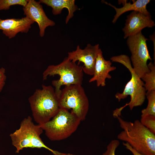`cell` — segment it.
Instances as JSON below:
<instances>
[{
    "label": "cell",
    "instance_id": "6da1fadb",
    "mask_svg": "<svg viewBox=\"0 0 155 155\" xmlns=\"http://www.w3.org/2000/svg\"><path fill=\"white\" fill-rule=\"evenodd\" d=\"M117 118L123 129L117 135L118 140L128 143L144 155H155V135L136 119L133 122Z\"/></svg>",
    "mask_w": 155,
    "mask_h": 155
},
{
    "label": "cell",
    "instance_id": "7a4b0ae2",
    "mask_svg": "<svg viewBox=\"0 0 155 155\" xmlns=\"http://www.w3.org/2000/svg\"><path fill=\"white\" fill-rule=\"evenodd\" d=\"M111 60L112 62L122 64L129 70L131 75V79L125 85L123 91L121 93H117L115 96L119 102L126 98L128 96L131 97L130 101L124 106L117 108L113 112L115 117L120 116L122 110L128 106L131 110L135 107L141 106L146 98V91L144 83L134 71L129 57L125 55L112 57Z\"/></svg>",
    "mask_w": 155,
    "mask_h": 155
},
{
    "label": "cell",
    "instance_id": "3957f363",
    "mask_svg": "<svg viewBox=\"0 0 155 155\" xmlns=\"http://www.w3.org/2000/svg\"><path fill=\"white\" fill-rule=\"evenodd\" d=\"M35 121L41 125L50 120L59 108L58 99L55 89L51 85H42L28 98Z\"/></svg>",
    "mask_w": 155,
    "mask_h": 155
},
{
    "label": "cell",
    "instance_id": "277c9868",
    "mask_svg": "<svg viewBox=\"0 0 155 155\" xmlns=\"http://www.w3.org/2000/svg\"><path fill=\"white\" fill-rule=\"evenodd\" d=\"M43 130L39 125H35L30 116L21 122L20 127L11 133L10 136L12 145L18 153L24 148H44L51 151L54 155H71L53 150L46 146L40 137Z\"/></svg>",
    "mask_w": 155,
    "mask_h": 155
},
{
    "label": "cell",
    "instance_id": "5b68a950",
    "mask_svg": "<svg viewBox=\"0 0 155 155\" xmlns=\"http://www.w3.org/2000/svg\"><path fill=\"white\" fill-rule=\"evenodd\" d=\"M83 66L76 64L67 57L58 65L49 66L42 73L43 80H46L48 76L55 75L59 76V79L52 82L58 99L61 92V86L82 85L83 78Z\"/></svg>",
    "mask_w": 155,
    "mask_h": 155
},
{
    "label": "cell",
    "instance_id": "8992f818",
    "mask_svg": "<svg viewBox=\"0 0 155 155\" xmlns=\"http://www.w3.org/2000/svg\"><path fill=\"white\" fill-rule=\"evenodd\" d=\"M81 121L68 110L59 108L51 119L39 125L50 140L57 141L69 137L76 131Z\"/></svg>",
    "mask_w": 155,
    "mask_h": 155
},
{
    "label": "cell",
    "instance_id": "52a82bcc",
    "mask_svg": "<svg viewBox=\"0 0 155 155\" xmlns=\"http://www.w3.org/2000/svg\"><path fill=\"white\" fill-rule=\"evenodd\" d=\"M59 108L69 110L81 121L84 120L88 113L89 103L82 85L65 86L61 90L58 98Z\"/></svg>",
    "mask_w": 155,
    "mask_h": 155
},
{
    "label": "cell",
    "instance_id": "ba28073f",
    "mask_svg": "<svg viewBox=\"0 0 155 155\" xmlns=\"http://www.w3.org/2000/svg\"><path fill=\"white\" fill-rule=\"evenodd\" d=\"M148 39L140 32L128 37L127 40L131 54V59L133 68L140 78L150 71L147 62L152 59L146 44V41Z\"/></svg>",
    "mask_w": 155,
    "mask_h": 155
},
{
    "label": "cell",
    "instance_id": "9c48e42d",
    "mask_svg": "<svg viewBox=\"0 0 155 155\" xmlns=\"http://www.w3.org/2000/svg\"><path fill=\"white\" fill-rule=\"evenodd\" d=\"M99 49V44L92 46L88 44L84 49H80L78 45L75 51L68 53L67 57L73 62L75 63L78 61V65L80 62L83 63V72L88 75H93L96 58Z\"/></svg>",
    "mask_w": 155,
    "mask_h": 155
},
{
    "label": "cell",
    "instance_id": "30bf717a",
    "mask_svg": "<svg viewBox=\"0 0 155 155\" xmlns=\"http://www.w3.org/2000/svg\"><path fill=\"white\" fill-rule=\"evenodd\" d=\"M39 1L29 0L26 5L23 7V10L26 17L38 24L40 36L43 37L46 28L55 26V23L47 17Z\"/></svg>",
    "mask_w": 155,
    "mask_h": 155
},
{
    "label": "cell",
    "instance_id": "8fae6325",
    "mask_svg": "<svg viewBox=\"0 0 155 155\" xmlns=\"http://www.w3.org/2000/svg\"><path fill=\"white\" fill-rule=\"evenodd\" d=\"M155 25L150 14L133 11L127 16L125 26L123 29L124 38L136 34L146 27L152 28Z\"/></svg>",
    "mask_w": 155,
    "mask_h": 155
},
{
    "label": "cell",
    "instance_id": "7c38bea8",
    "mask_svg": "<svg viewBox=\"0 0 155 155\" xmlns=\"http://www.w3.org/2000/svg\"><path fill=\"white\" fill-rule=\"evenodd\" d=\"M34 22L26 17L21 19H2L0 18V30L9 38L15 37L20 32L27 33Z\"/></svg>",
    "mask_w": 155,
    "mask_h": 155
},
{
    "label": "cell",
    "instance_id": "4fadbf2b",
    "mask_svg": "<svg viewBox=\"0 0 155 155\" xmlns=\"http://www.w3.org/2000/svg\"><path fill=\"white\" fill-rule=\"evenodd\" d=\"M111 61L104 59L102 52L100 49L96 58L94 75L90 79L89 82L96 81L98 87L104 86L106 85V79L111 78L109 73L116 69V67L111 66Z\"/></svg>",
    "mask_w": 155,
    "mask_h": 155
},
{
    "label": "cell",
    "instance_id": "5bb4252c",
    "mask_svg": "<svg viewBox=\"0 0 155 155\" xmlns=\"http://www.w3.org/2000/svg\"><path fill=\"white\" fill-rule=\"evenodd\" d=\"M133 3L127 2L126 0L120 1L123 3V7L118 8L105 1H103L106 4L112 7L115 10L116 14L112 22H116L119 18L125 12L130 11L139 12L146 14H149L150 13L147 9V5L150 2V0H137L133 1Z\"/></svg>",
    "mask_w": 155,
    "mask_h": 155
},
{
    "label": "cell",
    "instance_id": "9a60e30c",
    "mask_svg": "<svg viewBox=\"0 0 155 155\" xmlns=\"http://www.w3.org/2000/svg\"><path fill=\"white\" fill-rule=\"evenodd\" d=\"M75 0H40V3L46 4L52 8V12L54 15L60 14L63 8H67L68 13L65 19L67 24L74 16V13L78 9L75 4Z\"/></svg>",
    "mask_w": 155,
    "mask_h": 155
},
{
    "label": "cell",
    "instance_id": "2e32d148",
    "mask_svg": "<svg viewBox=\"0 0 155 155\" xmlns=\"http://www.w3.org/2000/svg\"><path fill=\"white\" fill-rule=\"evenodd\" d=\"M150 71L146 73L141 79L145 82L144 86L147 92L155 91V64L150 62L148 64Z\"/></svg>",
    "mask_w": 155,
    "mask_h": 155
},
{
    "label": "cell",
    "instance_id": "e0dca14e",
    "mask_svg": "<svg viewBox=\"0 0 155 155\" xmlns=\"http://www.w3.org/2000/svg\"><path fill=\"white\" fill-rule=\"evenodd\" d=\"M146 97L148 100L147 107L142 110L141 117L147 115L155 116V91L147 92Z\"/></svg>",
    "mask_w": 155,
    "mask_h": 155
},
{
    "label": "cell",
    "instance_id": "ac0fdd59",
    "mask_svg": "<svg viewBox=\"0 0 155 155\" xmlns=\"http://www.w3.org/2000/svg\"><path fill=\"white\" fill-rule=\"evenodd\" d=\"M28 0H0V11L9 9L13 5H19L25 7Z\"/></svg>",
    "mask_w": 155,
    "mask_h": 155
},
{
    "label": "cell",
    "instance_id": "d6986e66",
    "mask_svg": "<svg viewBox=\"0 0 155 155\" xmlns=\"http://www.w3.org/2000/svg\"><path fill=\"white\" fill-rule=\"evenodd\" d=\"M142 124L152 132L155 134V116L147 115L141 117L140 121Z\"/></svg>",
    "mask_w": 155,
    "mask_h": 155
},
{
    "label": "cell",
    "instance_id": "ffe728a7",
    "mask_svg": "<svg viewBox=\"0 0 155 155\" xmlns=\"http://www.w3.org/2000/svg\"><path fill=\"white\" fill-rule=\"evenodd\" d=\"M120 145L118 140H113L108 145L106 149L102 155H115V151Z\"/></svg>",
    "mask_w": 155,
    "mask_h": 155
},
{
    "label": "cell",
    "instance_id": "44dd1931",
    "mask_svg": "<svg viewBox=\"0 0 155 155\" xmlns=\"http://www.w3.org/2000/svg\"><path fill=\"white\" fill-rule=\"evenodd\" d=\"M6 80L5 69L2 67L0 68V92L5 84Z\"/></svg>",
    "mask_w": 155,
    "mask_h": 155
},
{
    "label": "cell",
    "instance_id": "7402d4cb",
    "mask_svg": "<svg viewBox=\"0 0 155 155\" xmlns=\"http://www.w3.org/2000/svg\"><path fill=\"white\" fill-rule=\"evenodd\" d=\"M123 144L126 149L130 151L133 155H144L134 149L128 143L126 142H123Z\"/></svg>",
    "mask_w": 155,
    "mask_h": 155
}]
</instances>
